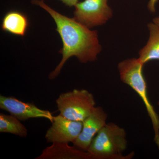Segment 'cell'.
Returning a JSON list of instances; mask_svg holds the SVG:
<instances>
[{
  "label": "cell",
  "mask_w": 159,
  "mask_h": 159,
  "mask_svg": "<svg viewBox=\"0 0 159 159\" xmlns=\"http://www.w3.org/2000/svg\"><path fill=\"white\" fill-rule=\"evenodd\" d=\"M31 2L41 7L52 16L62 42V48L59 51L62 59L49 74V79H54L59 75L64 64L72 56L77 57L82 63L94 61L97 59L102 47L99 43L97 31H91L74 18L61 14L42 0H31Z\"/></svg>",
  "instance_id": "6da1fadb"
},
{
  "label": "cell",
  "mask_w": 159,
  "mask_h": 159,
  "mask_svg": "<svg viewBox=\"0 0 159 159\" xmlns=\"http://www.w3.org/2000/svg\"><path fill=\"white\" fill-rule=\"evenodd\" d=\"M127 144L125 129L110 122L106 123L95 136L88 152L97 159H130L134 156L133 152L123 155Z\"/></svg>",
  "instance_id": "7a4b0ae2"
},
{
  "label": "cell",
  "mask_w": 159,
  "mask_h": 159,
  "mask_svg": "<svg viewBox=\"0 0 159 159\" xmlns=\"http://www.w3.org/2000/svg\"><path fill=\"white\" fill-rule=\"evenodd\" d=\"M144 65L139 58H130L119 63L118 70L121 80L130 86L144 102L152 123L154 141L159 148V116L148 99L147 84L142 73Z\"/></svg>",
  "instance_id": "3957f363"
},
{
  "label": "cell",
  "mask_w": 159,
  "mask_h": 159,
  "mask_svg": "<svg viewBox=\"0 0 159 159\" xmlns=\"http://www.w3.org/2000/svg\"><path fill=\"white\" fill-rule=\"evenodd\" d=\"M60 115L73 121L83 122L95 107L93 95L85 89L62 93L56 100Z\"/></svg>",
  "instance_id": "277c9868"
},
{
  "label": "cell",
  "mask_w": 159,
  "mask_h": 159,
  "mask_svg": "<svg viewBox=\"0 0 159 159\" xmlns=\"http://www.w3.org/2000/svg\"><path fill=\"white\" fill-rule=\"evenodd\" d=\"M108 0H84L75 5L74 19L89 29L102 25L112 16Z\"/></svg>",
  "instance_id": "5b68a950"
},
{
  "label": "cell",
  "mask_w": 159,
  "mask_h": 159,
  "mask_svg": "<svg viewBox=\"0 0 159 159\" xmlns=\"http://www.w3.org/2000/svg\"><path fill=\"white\" fill-rule=\"evenodd\" d=\"M82 127V122L70 120L59 114L54 116L45 138L48 143H73L81 133Z\"/></svg>",
  "instance_id": "8992f818"
},
{
  "label": "cell",
  "mask_w": 159,
  "mask_h": 159,
  "mask_svg": "<svg viewBox=\"0 0 159 159\" xmlns=\"http://www.w3.org/2000/svg\"><path fill=\"white\" fill-rule=\"evenodd\" d=\"M0 108L21 121L33 118H43L48 119L51 123L54 116L50 111L41 109L33 103L22 102L14 97L0 96Z\"/></svg>",
  "instance_id": "52a82bcc"
},
{
  "label": "cell",
  "mask_w": 159,
  "mask_h": 159,
  "mask_svg": "<svg viewBox=\"0 0 159 159\" xmlns=\"http://www.w3.org/2000/svg\"><path fill=\"white\" fill-rule=\"evenodd\" d=\"M107 114L101 107H95L83 121L81 133L73 142L74 146L88 151L93 139L106 124Z\"/></svg>",
  "instance_id": "ba28073f"
},
{
  "label": "cell",
  "mask_w": 159,
  "mask_h": 159,
  "mask_svg": "<svg viewBox=\"0 0 159 159\" xmlns=\"http://www.w3.org/2000/svg\"><path fill=\"white\" fill-rule=\"evenodd\" d=\"M36 159H96L89 152L70 146L68 143H54L43 151Z\"/></svg>",
  "instance_id": "9c48e42d"
},
{
  "label": "cell",
  "mask_w": 159,
  "mask_h": 159,
  "mask_svg": "<svg viewBox=\"0 0 159 159\" xmlns=\"http://www.w3.org/2000/svg\"><path fill=\"white\" fill-rule=\"evenodd\" d=\"M29 25V19L25 14L17 10H11L3 17L2 28L3 31L10 34L23 37Z\"/></svg>",
  "instance_id": "30bf717a"
},
{
  "label": "cell",
  "mask_w": 159,
  "mask_h": 159,
  "mask_svg": "<svg viewBox=\"0 0 159 159\" xmlns=\"http://www.w3.org/2000/svg\"><path fill=\"white\" fill-rule=\"evenodd\" d=\"M148 27L149 39L139 53V59L143 64L152 60H159V27L152 23H149Z\"/></svg>",
  "instance_id": "8fae6325"
},
{
  "label": "cell",
  "mask_w": 159,
  "mask_h": 159,
  "mask_svg": "<svg viewBox=\"0 0 159 159\" xmlns=\"http://www.w3.org/2000/svg\"><path fill=\"white\" fill-rule=\"evenodd\" d=\"M19 119L12 115L0 114V132L9 133L20 137H26L28 129Z\"/></svg>",
  "instance_id": "7c38bea8"
},
{
  "label": "cell",
  "mask_w": 159,
  "mask_h": 159,
  "mask_svg": "<svg viewBox=\"0 0 159 159\" xmlns=\"http://www.w3.org/2000/svg\"><path fill=\"white\" fill-rule=\"evenodd\" d=\"M43 1L44 0H42ZM61 1L66 6L71 7L72 6H75V5L78 2V0H59Z\"/></svg>",
  "instance_id": "4fadbf2b"
},
{
  "label": "cell",
  "mask_w": 159,
  "mask_h": 159,
  "mask_svg": "<svg viewBox=\"0 0 159 159\" xmlns=\"http://www.w3.org/2000/svg\"><path fill=\"white\" fill-rule=\"evenodd\" d=\"M158 0H150L148 2V7L150 12L154 13L155 12V6Z\"/></svg>",
  "instance_id": "5bb4252c"
},
{
  "label": "cell",
  "mask_w": 159,
  "mask_h": 159,
  "mask_svg": "<svg viewBox=\"0 0 159 159\" xmlns=\"http://www.w3.org/2000/svg\"><path fill=\"white\" fill-rule=\"evenodd\" d=\"M153 23L159 27V16L155 18L153 20Z\"/></svg>",
  "instance_id": "9a60e30c"
},
{
  "label": "cell",
  "mask_w": 159,
  "mask_h": 159,
  "mask_svg": "<svg viewBox=\"0 0 159 159\" xmlns=\"http://www.w3.org/2000/svg\"><path fill=\"white\" fill-rule=\"evenodd\" d=\"M157 104L158 105V106H159V101H158V102H157Z\"/></svg>",
  "instance_id": "2e32d148"
}]
</instances>
